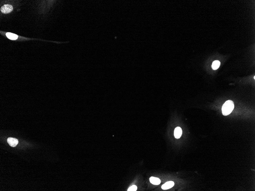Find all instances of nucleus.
<instances>
[{
    "label": "nucleus",
    "instance_id": "f257e3e1",
    "mask_svg": "<svg viewBox=\"0 0 255 191\" xmlns=\"http://www.w3.org/2000/svg\"><path fill=\"white\" fill-rule=\"evenodd\" d=\"M234 108V103L231 100L226 101L222 107V114L224 116L228 115L232 112Z\"/></svg>",
    "mask_w": 255,
    "mask_h": 191
},
{
    "label": "nucleus",
    "instance_id": "f03ea898",
    "mask_svg": "<svg viewBox=\"0 0 255 191\" xmlns=\"http://www.w3.org/2000/svg\"><path fill=\"white\" fill-rule=\"evenodd\" d=\"M13 9V7L12 6L9 4H6L4 6L2 7L0 10L3 14H7L11 12L12 11Z\"/></svg>",
    "mask_w": 255,
    "mask_h": 191
},
{
    "label": "nucleus",
    "instance_id": "7ed1b4c3",
    "mask_svg": "<svg viewBox=\"0 0 255 191\" xmlns=\"http://www.w3.org/2000/svg\"><path fill=\"white\" fill-rule=\"evenodd\" d=\"M7 141L9 145L12 147H15L18 143V140L14 138H8L7 139Z\"/></svg>",
    "mask_w": 255,
    "mask_h": 191
},
{
    "label": "nucleus",
    "instance_id": "20e7f679",
    "mask_svg": "<svg viewBox=\"0 0 255 191\" xmlns=\"http://www.w3.org/2000/svg\"><path fill=\"white\" fill-rule=\"evenodd\" d=\"M182 134V130L181 128L178 127L175 129L174 130V136L175 138H179L181 137Z\"/></svg>",
    "mask_w": 255,
    "mask_h": 191
},
{
    "label": "nucleus",
    "instance_id": "39448f33",
    "mask_svg": "<svg viewBox=\"0 0 255 191\" xmlns=\"http://www.w3.org/2000/svg\"><path fill=\"white\" fill-rule=\"evenodd\" d=\"M174 185V183L173 181H169L165 183V184H163L162 186V188L163 190L169 189L170 188H171L173 187Z\"/></svg>",
    "mask_w": 255,
    "mask_h": 191
},
{
    "label": "nucleus",
    "instance_id": "423d86ee",
    "mask_svg": "<svg viewBox=\"0 0 255 191\" xmlns=\"http://www.w3.org/2000/svg\"><path fill=\"white\" fill-rule=\"evenodd\" d=\"M149 180L151 183L153 185H158L160 184L161 182L160 179L155 177H151L149 179Z\"/></svg>",
    "mask_w": 255,
    "mask_h": 191
},
{
    "label": "nucleus",
    "instance_id": "0eeeda50",
    "mask_svg": "<svg viewBox=\"0 0 255 191\" xmlns=\"http://www.w3.org/2000/svg\"><path fill=\"white\" fill-rule=\"evenodd\" d=\"M7 37L10 40H15L18 39V36L17 35L10 32H7L6 34Z\"/></svg>",
    "mask_w": 255,
    "mask_h": 191
},
{
    "label": "nucleus",
    "instance_id": "6e6552de",
    "mask_svg": "<svg viewBox=\"0 0 255 191\" xmlns=\"http://www.w3.org/2000/svg\"><path fill=\"white\" fill-rule=\"evenodd\" d=\"M220 62L218 60H215L212 63V67L213 70H216L219 68L220 66Z\"/></svg>",
    "mask_w": 255,
    "mask_h": 191
},
{
    "label": "nucleus",
    "instance_id": "1a4fd4ad",
    "mask_svg": "<svg viewBox=\"0 0 255 191\" xmlns=\"http://www.w3.org/2000/svg\"><path fill=\"white\" fill-rule=\"evenodd\" d=\"M137 189V187L136 185H133L130 187L128 190V191H135Z\"/></svg>",
    "mask_w": 255,
    "mask_h": 191
},
{
    "label": "nucleus",
    "instance_id": "9d476101",
    "mask_svg": "<svg viewBox=\"0 0 255 191\" xmlns=\"http://www.w3.org/2000/svg\"><path fill=\"white\" fill-rule=\"evenodd\" d=\"M254 79H255V76H254Z\"/></svg>",
    "mask_w": 255,
    "mask_h": 191
}]
</instances>
